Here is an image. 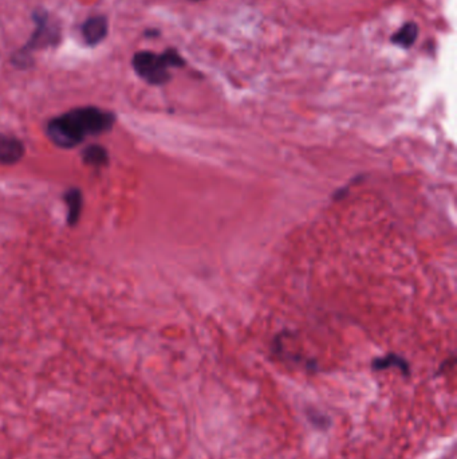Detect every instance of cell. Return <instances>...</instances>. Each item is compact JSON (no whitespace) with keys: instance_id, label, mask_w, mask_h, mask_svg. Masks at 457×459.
Listing matches in <instances>:
<instances>
[{"instance_id":"6da1fadb","label":"cell","mask_w":457,"mask_h":459,"mask_svg":"<svg viewBox=\"0 0 457 459\" xmlns=\"http://www.w3.org/2000/svg\"><path fill=\"white\" fill-rule=\"evenodd\" d=\"M116 115L97 106H83L69 110L47 122L46 134L52 144L73 149L90 136H101L113 129Z\"/></svg>"},{"instance_id":"ba28073f","label":"cell","mask_w":457,"mask_h":459,"mask_svg":"<svg viewBox=\"0 0 457 459\" xmlns=\"http://www.w3.org/2000/svg\"><path fill=\"white\" fill-rule=\"evenodd\" d=\"M418 27L415 23H406L392 37V43L400 47H410L417 40Z\"/></svg>"},{"instance_id":"277c9868","label":"cell","mask_w":457,"mask_h":459,"mask_svg":"<svg viewBox=\"0 0 457 459\" xmlns=\"http://www.w3.org/2000/svg\"><path fill=\"white\" fill-rule=\"evenodd\" d=\"M107 35V21L105 16L95 15L89 18L82 26V37L89 46H95Z\"/></svg>"},{"instance_id":"7a4b0ae2","label":"cell","mask_w":457,"mask_h":459,"mask_svg":"<svg viewBox=\"0 0 457 459\" xmlns=\"http://www.w3.org/2000/svg\"><path fill=\"white\" fill-rule=\"evenodd\" d=\"M131 65L136 73L150 85H164L170 79V65L162 54L140 52L134 54Z\"/></svg>"},{"instance_id":"8992f818","label":"cell","mask_w":457,"mask_h":459,"mask_svg":"<svg viewBox=\"0 0 457 459\" xmlns=\"http://www.w3.org/2000/svg\"><path fill=\"white\" fill-rule=\"evenodd\" d=\"M82 160L89 167H95V168L106 167L109 164V152L102 145H88L82 151Z\"/></svg>"},{"instance_id":"3957f363","label":"cell","mask_w":457,"mask_h":459,"mask_svg":"<svg viewBox=\"0 0 457 459\" xmlns=\"http://www.w3.org/2000/svg\"><path fill=\"white\" fill-rule=\"evenodd\" d=\"M25 156V144L11 134L0 133V164L13 165Z\"/></svg>"},{"instance_id":"5b68a950","label":"cell","mask_w":457,"mask_h":459,"mask_svg":"<svg viewBox=\"0 0 457 459\" xmlns=\"http://www.w3.org/2000/svg\"><path fill=\"white\" fill-rule=\"evenodd\" d=\"M66 206H67V215L66 221L70 227L77 226L82 215L83 209V194L78 187L69 188L64 195Z\"/></svg>"},{"instance_id":"52a82bcc","label":"cell","mask_w":457,"mask_h":459,"mask_svg":"<svg viewBox=\"0 0 457 459\" xmlns=\"http://www.w3.org/2000/svg\"><path fill=\"white\" fill-rule=\"evenodd\" d=\"M396 367L398 368L405 376L410 375V367L409 363L406 361L404 357L398 356L396 354H389L384 357H377L373 363H372V368L374 371H384L388 368Z\"/></svg>"}]
</instances>
